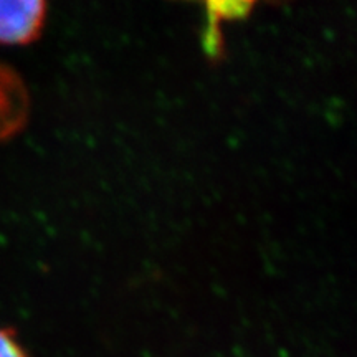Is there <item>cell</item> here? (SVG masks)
<instances>
[{
	"instance_id": "cell-1",
	"label": "cell",
	"mask_w": 357,
	"mask_h": 357,
	"mask_svg": "<svg viewBox=\"0 0 357 357\" xmlns=\"http://www.w3.org/2000/svg\"><path fill=\"white\" fill-rule=\"evenodd\" d=\"M45 0H0V43L24 45L42 30Z\"/></svg>"
},
{
	"instance_id": "cell-2",
	"label": "cell",
	"mask_w": 357,
	"mask_h": 357,
	"mask_svg": "<svg viewBox=\"0 0 357 357\" xmlns=\"http://www.w3.org/2000/svg\"><path fill=\"white\" fill-rule=\"evenodd\" d=\"M207 12V42L208 50L213 52L218 42V26L222 22L235 20L247 15L257 0H202Z\"/></svg>"
},
{
	"instance_id": "cell-3",
	"label": "cell",
	"mask_w": 357,
	"mask_h": 357,
	"mask_svg": "<svg viewBox=\"0 0 357 357\" xmlns=\"http://www.w3.org/2000/svg\"><path fill=\"white\" fill-rule=\"evenodd\" d=\"M0 357H29L10 329H0Z\"/></svg>"
}]
</instances>
